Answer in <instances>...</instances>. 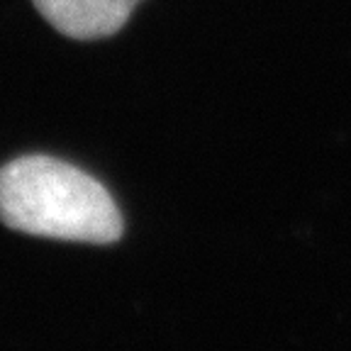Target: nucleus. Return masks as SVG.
<instances>
[{
    "label": "nucleus",
    "mask_w": 351,
    "mask_h": 351,
    "mask_svg": "<svg viewBox=\"0 0 351 351\" xmlns=\"http://www.w3.org/2000/svg\"><path fill=\"white\" fill-rule=\"evenodd\" d=\"M0 222L64 241L110 244L122 215L93 176L49 156H22L0 169Z\"/></svg>",
    "instance_id": "nucleus-1"
},
{
    "label": "nucleus",
    "mask_w": 351,
    "mask_h": 351,
    "mask_svg": "<svg viewBox=\"0 0 351 351\" xmlns=\"http://www.w3.org/2000/svg\"><path fill=\"white\" fill-rule=\"evenodd\" d=\"M56 32L71 39H103L120 32L142 0H32Z\"/></svg>",
    "instance_id": "nucleus-2"
}]
</instances>
